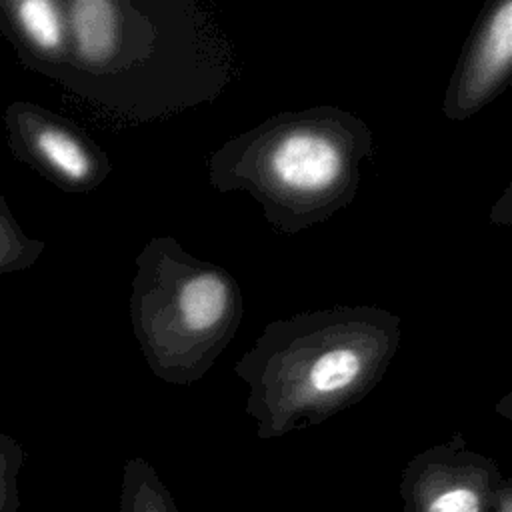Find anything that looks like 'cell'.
<instances>
[{"instance_id":"1","label":"cell","mask_w":512,"mask_h":512,"mask_svg":"<svg viewBox=\"0 0 512 512\" xmlns=\"http://www.w3.org/2000/svg\"><path fill=\"white\" fill-rule=\"evenodd\" d=\"M402 342L398 314L338 304L270 320L234 364L260 440L316 426L362 402Z\"/></svg>"},{"instance_id":"2","label":"cell","mask_w":512,"mask_h":512,"mask_svg":"<svg viewBox=\"0 0 512 512\" xmlns=\"http://www.w3.org/2000/svg\"><path fill=\"white\" fill-rule=\"evenodd\" d=\"M70 52L58 84L76 96L126 116L148 118L174 110L160 80L182 106L196 104L178 84L182 80L202 100L208 96L190 84L192 76L220 90L222 82L192 70L194 62L226 64L228 48L196 4L184 0H64Z\"/></svg>"},{"instance_id":"3","label":"cell","mask_w":512,"mask_h":512,"mask_svg":"<svg viewBox=\"0 0 512 512\" xmlns=\"http://www.w3.org/2000/svg\"><path fill=\"white\" fill-rule=\"evenodd\" d=\"M372 156V128L322 104L278 112L226 140L208 154L206 174L214 190L250 194L274 230L296 234L354 200Z\"/></svg>"},{"instance_id":"4","label":"cell","mask_w":512,"mask_h":512,"mask_svg":"<svg viewBox=\"0 0 512 512\" xmlns=\"http://www.w3.org/2000/svg\"><path fill=\"white\" fill-rule=\"evenodd\" d=\"M128 312L150 372L190 386L236 336L244 298L226 268L192 256L172 236H156L136 256Z\"/></svg>"},{"instance_id":"5","label":"cell","mask_w":512,"mask_h":512,"mask_svg":"<svg viewBox=\"0 0 512 512\" xmlns=\"http://www.w3.org/2000/svg\"><path fill=\"white\" fill-rule=\"evenodd\" d=\"M10 154L64 192L90 194L112 172L104 148L70 118L16 100L4 110Z\"/></svg>"},{"instance_id":"6","label":"cell","mask_w":512,"mask_h":512,"mask_svg":"<svg viewBox=\"0 0 512 512\" xmlns=\"http://www.w3.org/2000/svg\"><path fill=\"white\" fill-rule=\"evenodd\" d=\"M504 478L496 460L454 434L408 460L398 484L400 512H494Z\"/></svg>"},{"instance_id":"7","label":"cell","mask_w":512,"mask_h":512,"mask_svg":"<svg viewBox=\"0 0 512 512\" xmlns=\"http://www.w3.org/2000/svg\"><path fill=\"white\" fill-rule=\"evenodd\" d=\"M512 76V0H490L478 14L450 76L442 112L462 122L494 102Z\"/></svg>"},{"instance_id":"8","label":"cell","mask_w":512,"mask_h":512,"mask_svg":"<svg viewBox=\"0 0 512 512\" xmlns=\"http://www.w3.org/2000/svg\"><path fill=\"white\" fill-rule=\"evenodd\" d=\"M0 32L26 68L58 82L70 52L64 0H0Z\"/></svg>"},{"instance_id":"9","label":"cell","mask_w":512,"mask_h":512,"mask_svg":"<svg viewBox=\"0 0 512 512\" xmlns=\"http://www.w3.org/2000/svg\"><path fill=\"white\" fill-rule=\"evenodd\" d=\"M118 512H180V508L156 468L134 456L122 468Z\"/></svg>"},{"instance_id":"10","label":"cell","mask_w":512,"mask_h":512,"mask_svg":"<svg viewBox=\"0 0 512 512\" xmlns=\"http://www.w3.org/2000/svg\"><path fill=\"white\" fill-rule=\"evenodd\" d=\"M44 240L28 236L0 194V276L30 268L44 252Z\"/></svg>"},{"instance_id":"11","label":"cell","mask_w":512,"mask_h":512,"mask_svg":"<svg viewBox=\"0 0 512 512\" xmlns=\"http://www.w3.org/2000/svg\"><path fill=\"white\" fill-rule=\"evenodd\" d=\"M26 462V450L8 434L0 432V512H18V474Z\"/></svg>"},{"instance_id":"12","label":"cell","mask_w":512,"mask_h":512,"mask_svg":"<svg viewBox=\"0 0 512 512\" xmlns=\"http://www.w3.org/2000/svg\"><path fill=\"white\" fill-rule=\"evenodd\" d=\"M494 512H512V480L510 478H504L502 482Z\"/></svg>"}]
</instances>
